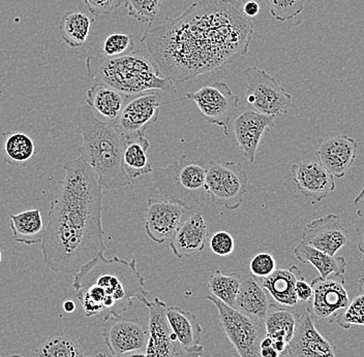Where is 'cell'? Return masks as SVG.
Here are the masks:
<instances>
[{
	"mask_svg": "<svg viewBox=\"0 0 364 357\" xmlns=\"http://www.w3.org/2000/svg\"><path fill=\"white\" fill-rule=\"evenodd\" d=\"M129 97L109 86L93 84L86 93L85 101L104 121L115 122Z\"/></svg>",
	"mask_w": 364,
	"mask_h": 357,
	"instance_id": "obj_24",
	"label": "cell"
},
{
	"mask_svg": "<svg viewBox=\"0 0 364 357\" xmlns=\"http://www.w3.org/2000/svg\"><path fill=\"white\" fill-rule=\"evenodd\" d=\"M11 357H23V356H20V354H14V356H11Z\"/></svg>",
	"mask_w": 364,
	"mask_h": 357,
	"instance_id": "obj_50",
	"label": "cell"
},
{
	"mask_svg": "<svg viewBox=\"0 0 364 357\" xmlns=\"http://www.w3.org/2000/svg\"><path fill=\"white\" fill-rule=\"evenodd\" d=\"M135 47L134 38L129 34L113 33L106 38L102 45V53L105 57H118L133 52Z\"/></svg>",
	"mask_w": 364,
	"mask_h": 357,
	"instance_id": "obj_37",
	"label": "cell"
},
{
	"mask_svg": "<svg viewBox=\"0 0 364 357\" xmlns=\"http://www.w3.org/2000/svg\"><path fill=\"white\" fill-rule=\"evenodd\" d=\"M242 11L245 15L247 16L249 18L256 17L259 11H260V6H259L258 2L250 0V1H247V4L243 6Z\"/></svg>",
	"mask_w": 364,
	"mask_h": 357,
	"instance_id": "obj_42",
	"label": "cell"
},
{
	"mask_svg": "<svg viewBox=\"0 0 364 357\" xmlns=\"http://www.w3.org/2000/svg\"><path fill=\"white\" fill-rule=\"evenodd\" d=\"M358 144L347 136H328L318 143L317 157L322 165L334 179L346 176L356 159Z\"/></svg>",
	"mask_w": 364,
	"mask_h": 357,
	"instance_id": "obj_19",
	"label": "cell"
},
{
	"mask_svg": "<svg viewBox=\"0 0 364 357\" xmlns=\"http://www.w3.org/2000/svg\"><path fill=\"white\" fill-rule=\"evenodd\" d=\"M208 238V226L203 214H193L182 222L169 241L172 253L178 259L188 258L203 251Z\"/></svg>",
	"mask_w": 364,
	"mask_h": 357,
	"instance_id": "obj_21",
	"label": "cell"
},
{
	"mask_svg": "<svg viewBox=\"0 0 364 357\" xmlns=\"http://www.w3.org/2000/svg\"><path fill=\"white\" fill-rule=\"evenodd\" d=\"M92 19L82 11H67L59 23V34L65 44L72 49L87 42Z\"/></svg>",
	"mask_w": 364,
	"mask_h": 357,
	"instance_id": "obj_30",
	"label": "cell"
},
{
	"mask_svg": "<svg viewBox=\"0 0 364 357\" xmlns=\"http://www.w3.org/2000/svg\"><path fill=\"white\" fill-rule=\"evenodd\" d=\"M2 259V254H1V250H0V263H1Z\"/></svg>",
	"mask_w": 364,
	"mask_h": 357,
	"instance_id": "obj_51",
	"label": "cell"
},
{
	"mask_svg": "<svg viewBox=\"0 0 364 357\" xmlns=\"http://www.w3.org/2000/svg\"><path fill=\"white\" fill-rule=\"evenodd\" d=\"M192 101L199 109L205 121L222 128L229 136L228 127L238 110L239 97L225 82L207 84L196 92L186 93L176 101Z\"/></svg>",
	"mask_w": 364,
	"mask_h": 357,
	"instance_id": "obj_10",
	"label": "cell"
},
{
	"mask_svg": "<svg viewBox=\"0 0 364 357\" xmlns=\"http://www.w3.org/2000/svg\"><path fill=\"white\" fill-rule=\"evenodd\" d=\"M281 354L277 351L273 347L265 348L261 349L260 357H279Z\"/></svg>",
	"mask_w": 364,
	"mask_h": 357,
	"instance_id": "obj_45",
	"label": "cell"
},
{
	"mask_svg": "<svg viewBox=\"0 0 364 357\" xmlns=\"http://www.w3.org/2000/svg\"><path fill=\"white\" fill-rule=\"evenodd\" d=\"M147 206L145 231L148 238L159 245L169 242L182 224V216L188 210L164 199H149Z\"/></svg>",
	"mask_w": 364,
	"mask_h": 357,
	"instance_id": "obj_18",
	"label": "cell"
},
{
	"mask_svg": "<svg viewBox=\"0 0 364 357\" xmlns=\"http://www.w3.org/2000/svg\"><path fill=\"white\" fill-rule=\"evenodd\" d=\"M74 123L82 138L79 158L95 172L100 185L108 190L131 185L124 167L127 138L116 123L100 119L87 104L79 106Z\"/></svg>",
	"mask_w": 364,
	"mask_h": 357,
	"instance_id": "obj_4",
	"label": "cell"
},
{
	"mask_svg": "<svg viewBox=\"0 0 364 357\" xmlns=\"http://www.w3.org/2000/svg\"><path fill=\"white\" fill-rule=\"evenodd\" d=\"M346 280L341 282L333 279H322L321 277L311 281L313 302L311 314L314 317L324 322H336L350 304V297L345 288Z\"/></svg>",
	"mask_w": 364,
	"mask_h": 357,
	"instance_id": "obj_15",
	"label": "cell"
},
{
	"mask_svg": "<svg viewBox=\"0 0 364 357\" xmlns=\"http://www.w3.org/2000/svg\"><path fill=\"white\" fill-rule=\"evenodd\" d=\"M102 338L112 356L145 352L149 339V324L142 318L113 316L105 322Z\"/></svg>",
	"mask_w": 364,
	"mask_h": 357,
	"instance_id": "obj_12",
	"label": "cell"
},
{
	"mask_svg": "<svg viewBox=\"0 0 364 357\" xmlns=\"http://www.w3.org/2000/svg\"><path fill=\"white\" fill-rule=\"evenodd\" d=\"M163 92L149 91L138 95H129L119 117L116 120L125 138L145 136L147 129L158 121Z\"/></svg>",
	"mask_w": 364,
	"mask_h": 357,
	"instance_id": "obj_13",
	"label": "cell"
},
{
	"mask_svg": "<svg viewBox=\"0 0 364 357\" xmlns=\"http://www.w3.org/2000/svg\"><path fill=\"white\" fill-rule=\"evenodd\" d=\"M354 204L358 208L359 215L364 216V188L354 199Z\"/></svg>",
	"mask_w": 364,
	"mask_h": 357,
	"instance_id": "obj_44",
	"label": "cell"
},
{
	"mask_svg": "<svg viewBox=\"0 0 364 357\" xmlns=\"http://www.w3.org/2000/svg\"><path fill=\"white\" fill-rule=\"evenodd\" d=\"M358 249L359 251L361 252V253L364 254V231L363 234V236H361L360 241H359L358 243Z\"/></svg>",
	"mask_w": 364,
	"mask_h": 357,
	"instance_id": "obj_48",
	"label": "cell"
},
{
	"mask_svg": "<svg viewBox=\"0 0 364 357\" xmlns=\"http://www.w3.org/2000/svg\"><path fill=\"white\" fill-rule=\"evenodd\" d=\"M207 168L208 161L188 160V156H181L177 163L154 172V188L164 201L192 211L206 199Z\"/></svg>",
	"mask_w": 364,
	"mask_h": 357,
	"instance_id": "obj_6",
	"label": "cell"
},
{
	"mask_svg": "<svg viewBox=\"0 0 364 357\" xmlns=\"http://www.w3.org/2000/svg\"><path fill=\"white\" fill-rule=\"evenodd\" d=\"M295 315L294 335L287 354L290 357H338L336 346L318 333L309 309Z\"/></svg>",
	"mask_w": 364,
	"mask_h": 357,
	"instance_id": "obj_14",
	"label": "cell"
},
{
	"mask_svg": "<svg viewBox=\"0 0 364 357\" xmlns=\"http://www.w3.org/2000/svg\"><path fill=\"white\" fill-rule=\"evenodd\" d=\"M242 277L236 272L223 274L220 270H216L210 277L208 288L211 295L224 302L227 306L234 308L239 290H240Z\"/></svg>",
	"mask_w": 364,
	"mask_h": 357,
	"instance_id": "obj_32",
	"label": "cell"
},
{
	"mask_svg": "<svg viewBox=\"0 0 364 357\" xmlns=\"http://www.w3.org/2000/svg\"><path fill=\"white\" fill-rule=\"evenodd\" d=\"M266 335L274 341H283L289 345L294 335L296 315L277 304H270L264 318Z\"/></svg>",
	"mask_w": 364,
	"mask_h": 357,
	"instance_id": "obj_31",
	"label": "cell"
},
{
	"mask_svg": "<svg viewBox=\"0 0 364 357\" xmlns=\"http://www.w3.org/2000/svg\"><path fill=\"white\" fill-rule=\"evenodd\" d=\"M63 310L67 313H73L76 310V304H75V302L72 301V300H68V301L63 302Z\"/></svg>",
	"mask_w": 364,
	"mask_h": 357,
	"instance_id": "obj_46",
	"label": "cell"
},
{
	"mask_svg": "<svg viewBox=\"0 0 364 357\" xmlns=\"http://www.w3.org/2000/svg\"><path fill=\"white\" fill-rule=\"evenodd\" d=\"M302 241L328 256L336 254L349 244L350 235L341 225L340 217L329 214L309 222L302 233Z\"/></svg>",
	"mask_w": 364,
	"mask_h": 357,
	"instance_id": "obj_16",
	"label": "cell"
},
{
	"mask_svg": "<svg viewBox=\"0 0 364 357\" xmlns=\"http://www.w3.org/2000/svg\"><path fill=\"white\" fill-rule=\"evenodd\" d=\"M250 270L255 278H266L277 270V261L272 254L261 252L250 260Z\"/></svg>",
	"mask_w": 364,
	"mask_h": 357,
	"instance_id": "obj_38",
	"label": "cell"
},
{
	"mask_svg": "<svg viewBox=\"0 0 364 357\" xmlns=\"http://www.w3.org/2000/svg\"><path fill=\"white\" fill-rule=\"evenodd\" d=\"M254 25L236 0H200L177 18L148 24L141 43L161 76L183 83L247 54Z\"/></svg>",
	"mask_w": 364,
	"mask_h": 357,
	"instance_id": "obj_1",
	"label": "cell"
},
{
	"mask_svg": "<svg viewBox=\"0 0 364 357\" xmlns=\"http://www.w3.org/2000/svg\"><path fill=\"white\" fill-rule=\"evenodd\" d=\"M275 126V118L252 111H242L236 116L233 133L239 149L250 163H255L262 138Z\"/></svg>",
	"mask_w": 364,
	"mask_h": 357,
	"instance_id": "obj_17",
	"label": "cell"
},
{
	"mask_svg": "<svg viewBox=\"0 0 364 357\" xmlns=\"http://www.w3.org/2000/svg\"><path fill=\"white\" fill-rule=\"evenodd\" d=\"M164 0H125V8L129 17L141 23L156 21Z\"/></svg>",
	"mask_w": 364,
	"mask_h": 357,
	"instance_id": "obj_34",
	"label": "cell"
},
{
	"mask_svg": "<svg viewBox=\"0 0 364 357\" xmlns=\"http://www.w3.org/2000/svg\"><path fill=\"white\" fill-rule=\"evenodd\" d=\"M65 178L56 185L43 234L42 253L54 273L76 274L106 251L102 229V190L82 159L63 165Z\"/></svg>",
	"mask_w": 364,
	"mask_h": 357,
	"instance_id": "obj_2",
	"label": "cell"
},
{
	"mask_svg": "<svg viewBox=\"0 0 364 357\" xmlns=\"http://www.w3.org/2000/svg\"><path fill=\"white\" fill-rule=\"evenodd\" d=\"M266 4L275 20L287 22L304 11L306 0H266Z\"/></svg>",
	"mask_w": 364,
	"mask_h": 357,
	"instance_id": "obj_35",
	"label": "cell"
},
{
	"mask_svg": "<svg viewBox=\"0 0 364 357\" xmlns=\"http://www.w3.org/2000/svg\"><path fill=\"white\" fill-rule=\"evenodd\" d=\"M86 8L95 17L109 16L119 9L124 0H84Z\"/></svg>",
	"mask_w": 364,
	"mask_h": 357,
	"instance_id": "obj_40",
	"label": "cell"
},
{
	"mask_svg": "<svg viewBox=\"0 0 364 357\" xmlns=\"http://www.w3.org/2000/svg\"><path fill=\"white\" fill-rule=\"evenodd\" d=\"M336 322L343 329H350L352 325L364 326V293L350 302L349 306L338 316Z\"/></svg>",
	"mask_w": 364,
	"mask_h": 357,
	"instance_id": "obj_36",
	"label": "cell"
},
{
	"mask_svg": "<svg viewBox=\"0 0 364 357\" xmlns=\"http://www.w3.org/2000/svg\"><path fill=\"white\" fill-rule=\"evenodd\" d=\"M36 357H87L75 339L70 336L52 335L41 345Z\"/></svg>",
	"mask_w": 364,
	"mask_h": 357,
	"instance_id": "obj_33",
	"label": "cell"
},
{
	"mask_svg": "<svg viewBox=\"0 0 364 357\" xmlns=\"http://www.w3.org/2000/svg\"><path fill=\"white\" fill-rule=\"evenodd\" d=\"M243 76L247 79L245 101L250 110L277 118L295 108L292 95L266 70L247 67Z\"/></svg>",
	"mask_w": 364,
	"mask_h": 357,
	"instance_id": "obj_8",
	"label": "cell"
},
{
	"mask_svg": "<svg viewBox=\"0 0 364 357\" xmlns=\"http://www.w3.org/2000/svg\"><path fill=\"white\" fill-rule=\"evenodd\" d=\"M293 181L302 195L321 202L336 190L333 177L316 161L304 160L291 167Z\"/></svg>",
	"mask_w": 364,
	"mask_h": 357,
	"instance_id": "obj_20",
	"label": "cell"
},
{
	"mask_svg": "<svg viewBox=\"0 0 364 357\" xmlns=\"http://www.w3.org/2000/svg\"><path fill=\"white\" fill-rule=\"evenodd\" d=\"M272 347V339L267 335L265 336V338L262 340L261 342V349H265V348Z\"/></svg>",
	"mask_w": 364,
	"mask_h": 357,
	"instance_id": "obj_47",
	"label": "cell"
},
{
	"mask_svg": "<svg viewBox=\"0 0 364 357\" xmlns=\"http://www.w3.org/2000/svg\"><path fill=\"white\" fill-rule=\"evenodd\" d=\"M210 248L213 253L218 256H228L235 249V241L227 231H218L210 240Z\"/></svg>",
	"mask_w": 364,
	"mask_h": 357,
	"instance_id": "obj_39",
	"label": "cell"
},
{
	"mask_svg": "<svg viewBox=\"0 0 364 357\" xmlns=\"http://www.w3.org/2000/svg\"><path fill=\"white\" fill-rule=\"evenodd\" d=\"M87 76L95 84L109 86L125 95H138L149 91L176 93V85L161 76L150 55L131 53L118 57L90 56L86 59Z\"/></svg>",
	"mask_w": 364,
	"mask_h": 357,
	"instance_id": "obj_5",
	"label": "cell"
},
{
	"mask_svg": "<svg viewBox=\"0 0 364 357\" xmlns=\"http://www.w3.org/2000/svg\"><path fill=\"white\" fill-rule=\"evenodd\" d=\"M302 277L299 268L291 265L288 268H277L270 276L257 280L277 304L295 307L299 302L296 295V283Z\"/></svg>",
	"mask_w": 364,
	"mask_h": 357,
	"instance_id": "obj_22",
	"label": "cell"
},
{
	"mask_svg": "<svg viewBox=\"0 0 364 357\" xmlns=\"http://www.w3.org/2000/svg\"><path fill=\"white\" fill-rule=\"evenodd\" d=\"M36 154L33 138L19 131H6L0 136V156L13 167H24Z\"/></svg>",
	"mask_w": 364,
	"mask_h": 357,
	"instance_id": "obj_28",
	"label": "cell"
},
{
	"mask_svg": "<svg viewBox=\"0 0 364 357\" xmlns=\"http://www.w3.org/2000/svg\"><path fill=\"white\" fill-rule=\"evenodd\" d=\"M358 286L359 290H360V291H363V292L364 293V277H363V278L359 279Z\"/></svg>",
	"mask_w": 364,
	"mask_h": 357,
	"instance_id": "obj_49",
	"label": "cell"
},
{
	"mask_svg": "<svg viewBox=\"0 0 364 357\" xmlns=\"http://www.w3.org/2000/svg\"><path fill=\"white\" fill-rule=\"evenodd\" d=\"M74 275L73 287L86 317L102 316L106 322L133 306L134 299L145 306L149 302V291L145 288V279L136 268V259L129 261L117 256L108 259L100 253Z\"/></svg>",
	"mask_w": 364,
	"mask_h": 357,
	"instance_id": "obj_3",
	"label": "cell"
},
{
	"mask_svg": "<svg viewBox=\"0 0 364 357\" xmlns=\"http://www.w3.org/2000/svg\"><path fill=\"white\" fill-rule=\"evenodd\" d=\"M149 147V141L145 138V136L127 138L124 167L125 172L132 181L154 172V168L149 161V156H148Z\"/></svg>",
	"mask_w": 364,
	"mask_h": 357,
	"instance_id": "obj_29",
	"label": "cell"
},
{
	"mask_svg": "<svg viewBox=\"0 0 364 357\" xmlns=\"http://www.w3.org/2000/svg\"><path fill=\"white\" fill-rule=\"evenodd\" d=\"M166 317L182 346L190 351L202 348V326L197 315L178 306L168 307Z\"/></svg>",
	"mask_w": 364,
	"mask_h": 357,
	"instance_id": "obj_23",
	"label": "cell"
},
{
	"mask_svg": "<svg viewBox=\"0 0 364 357\" xmlns=\"http://www.w3.org/2000/svg\"><path fill=\"white\" fill-rule=\"evenodd\" d=\"M149 318V339L145 354L148 357H202L204 348L190 351L186 349L173 333L166 317L167 304L156 297L146 304Z\"/></svg>",
	"mask_w": 364,
	"mask_h": 357,
	"instance_id": "obj_11",
	"label": "cell"
},
{
	"mask_svg": "<svg viewBox=\"0 0 364 357\" xmlns=\"http://www.w3.org/2000/svg\"><path fill=\"white\" fill-rule=\"evenodd\" d=\"M87 357H148L145 352L142 351H134L129 352V353L119 354V356H112V354L102 353L99 352L95 356H87Z\"/></svg>",
	"mask_w": 364,
	"mask_h": 357,
	"instance_id": "obj_43",
	"label": "cell"
},
{
	"mask_svg": "<svg viewBox=\"0 0 364 357\" xmlns=\"http://www.w3.org/2000/svg\"><path fill=\"white\" fill-rule=\"evenodd\" d=\"M296 295H297L298 302H307L313 299V287L311 284L307 283L304 277L298 280L296 283Z\"/></svg>",
	"mask_w": 364,
	"mask_h": 357,
	"instance_id": "obj_41",
	"label": "cell"
},
{
	"mask_svg": "<svg viewBox=\"0 0 364 357\" xmlns=\"http://www.w3.org/2000/svg\"><path fill=\"white\" fill-rule=\"evenodd\" d=\"M206 299L215 304L220 326L239 356L260 357L261 342L266 336L264 320L238 312L213 295H208Z\"/></svg>",
	"mask_w": 364,
	"mask_h": 357,
	"instance_id": "obj_7",
	"label": "cell"
},
{
	"mask_svg": "<svg viewBox=\"0 0 364 357\" xmlns=\"http://www.w3.org/2000/svg\"><path fill=\"white\" fill-rule=\"evenodd\" d=\"M294 256L298 260L304 263H311L318 270L322 279H328L330 276L343 279L347 268V260L343 256H331L321 250L311 247L301 241L294 249Z\"/></svg>",
	"mask_w": 364,
	"mask_h": 357,
	"instance_id": "obj_26",
	"label": "cell"
},
{
	"mask_svg": "<svg viewBox=\"0 0 364 357\" xmlns=\"http://www.w3.org/2000/svg\"><path fill=\"white\" fill-rule=\"evenodd\" d=\"M249 177L241 163L208 161L205 190L211 202L227 210L235 211L242 204Z\"/></svg>",
	"mask_w": 364,
	"mask_h": 357,
	"instance_id": "obj_9",
	"label": "cell"
},
{
	"mask_svg": "<svg viewBox=\"0 0 364 357\" xmlns=\"http://www.w3.org/2000/svg\"><path fill=\"white\" fill-rule=\"evenodd\" d=\"M270 307L269 297L254 276L242 278L234 309L250 317L263 319Z\"/></svg>",
	"mask_w": 364,
	"mask_h": 357,
	"instance_id": "obj_25",
	"label": "cell"
},
{
	"mask_svg": "<svg viewBox=\"0 0 364 357\" xmlns=\"http://www.w3.org/2000/svg\"><path fill=\"white\" fill-rule=\"evenodd\" d=\"M10 227L14 241L19 244L33 246L42 243L45 226L38 209L10 215Z\"/></svg>",
	"mask_w": 364,
	"mask_h": 357,
	"instance_id": "obj_27",
	"label": "cell"
}]
</instances>
